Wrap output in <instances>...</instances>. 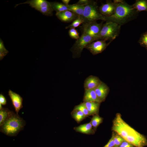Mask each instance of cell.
I'll return each instance as SVG.
<instances>
[{"instance_id":"277c9868","label":"cell","mask_w":147,"mask_h":147,"mask_svg":"<svg viewBox=\"0 0 147 147\" xmlns=\"http://www.w3.org/2000/svg\"><path fill=\"white\" fill-rule=\"evenodd\" d=\"M84 23L92 32L98 34L110 32L118 25L110 18L102 15L85 19Z\"/></svg>"},{"instance_id":"d6986e66","label":"cell","mask_w":147,"mask_h":147,"mask_svg":"<svg viewBox=\"0 0 147 147\" xmlns=\"http://www.w3.org/2000/svg\"><path fill=\"white\" fill-rule=\"evenodd\" d=\"M0 147H8L4 142L1 141L0 142Z\"/></svg>"},{"instance_id":"2e32d148","label":"cell","mask_w":147,"mask_h":147,"mask_svg":"<svg viewBox=\"0 0 147 147\" xmlns=\"http://www.w3.org/2000/svg\"><path fill=\"white\" fill-rule=\"evenodd\" d=\"M135 1L132 0H119L114 6L121 8H128L133 5Z\"/></svg>"},{"instance_id":"30bf717a","label":"cell","mask_w":147,"mask_h":147,"mask_svg":"<svg viewBox=\"0 0 147 147\" xmlns=\"http://www.w3.org/2000/svg\"><path fill=\"white\" fill-rule=\"evenodd\" d=\"M125 34L126 32L123 27L121 25H118L116 28L109 32L107 36L100 40L98 41V43L113 42L114 41H117L121 36Z\"/></svg>"},{"instance_id":"e0dca14e","label":"cell","mask_w":147,"mask_h":147,"mask_svg":"<svg viewBox=\"0 0 147 147\" xmlns=\"http://www.w3.org/2000/svg\"><path fill=\"white\" fill-rule=\"evenodd\" d=\"M95 5L99 8L103 7V5L105 2V0H93V1Z\"/></svg>"},{"instance_id":"7a4b0ae2","label":"cell","mask_w":147,"mask_h":147,"mask_svg":"<svg viewBox=\"0 0 147 147\" xmlns=\"http://www.w3.org/2000/svg\"><path fill=\"white\" fill-rule=\"evenodd\" d=\"M122 26L126 32L125 35L147 30V10L144 3L135 1L134 4L127 9L125 20Z\"/></svg>"},{"instance_id":"7c38bea8","label":"cell","mask_w":147,"mask_h":147,"mask_svg":"<svg viewBox=\"0 0 147 147\" xmlns=\"http://www.w3.org/2000/svg\"><path fill=\"white\" fill-rule=\"evenodd\" d=\"M125 147H147L142 134H127Z\"/></svg>"},{"instance_id":"9c48e42d","label":"cell","mask_w":147,"mask_h":147,"mask_svg":"<svg viewBox=\"0 0 147 147\" xmlns=\"http://www.w3.org/2000/svg\"><path fill=\"white\" fill-rule=\"evenodd\" d=\"M128 72L132 74L140 82L147 81V60L139 63L132 67Z\"/></svg>"},{"instance_id":"ba28073f","label":"cell","mask_w":147,"mask_h":147,"mask_svg":"<svg viewBox=\"0 0 147 147\" xmlns=\"http://www.w3.org/2000/svg\"><path fill=\"white\" fill-rule=\"evenodd\" d=\"M80 16H84L85 19L102 16L101 9L95 5L85 3L75 4Z\"/></svg>"},{"instance_id":"3957f363","label":"cell","mask_w":147,"mask_h":147,"mask_svg":"<svg viewBox=\"0 0 147 147\" xmlns=\"http://www.w3.org/2000/svg\"><path fill=\"white\" fill-rule=\"evenodd\" d=\"M125 49L142 56H147V35L145 32L125 35Z\"/></svg>"},{"instance_id":"4fadbf2b","label":"cell","mask_w":147,"mask_h":147,"mask_svg":"<svg viewBox=\"0 0 147 147\" xmlns=\"http://www.w3.org/2000/svg\"><path fill=\"white\" fill-rule=\"evenodd\" d=\"M103 52L104 55L108 58L115 60L120 56L119 50L113 42H105L103 46Z\"/></svg>"},{"instance_id":"8fae6325","label":"cell","mask_w":147,"mask_h":147,"mask_svg":"<svg viewBox=\"0 0 147 147\" xmlns=\"http://www.w3.org/2000/svg\"><path fill=\"white\" fill-rule=\"evenodd\" d=\"M56 15L65 22L71 24H76L78 23L79 17L80 16L77 9L74 10L61 12L57 13Z\"/></svg>"},{"instance_id":"8992f818","label":"cell","mask_w":147,"mask_h":147,"mask_svg":"<svg viewBox=\"0 0 147 147\" xmlns=\"http://www.w3.org/2000/svg\"><path fill=\"white\" fill-rule=\"evenodd\" d=\"M147 129V116L136 113L127 122V134H142Z\"/></svg>"},{"instance_id":"52a82bcc","label":"cell","mask_w":147,"mask_h":147,"mask_svg":"<svg viewBox=\"0 0 147 147\" xmlns=\"http://www.w3.org/2000/svg\"><path fill=\"white\" fill-rule=\"evenodd\" d=\"M101 9L102 16L110 18L118 25H123L124 23L127 9L117 7L115 6L103 7Z\"/></svg>"},{"instance_id":"9a60e30c","label":"cell","mask_w":147,"mask_h":147,"mask_svg":"<svg viewBox=\"0 0 147 147\" xmlns=\"http://www.w3.org/2000/svg\"><path fill=\"white\" fill-rule=\"evenodd\" d=\"M12 142L15 147H34L28 142L14 134L12 137Z\"/></svg>"},{"instance_id":"ac0fdd59","label":"cell","mask_w":147,"mask_h":147,"mask_svg":"<svg viewBox=\"0 0 147 147\" xmlns=\"http://www.w3.org/2000/svg\"><path fill=\"white\" fill-rule=\"evenodd\" d=\"M142 134L144 141L147 146V129Z\"/></svg>"},{"instance_id":"6da1fadb","label":"cell","mask_w":147,"mask_h":147,"mask_svg":"<svg viewBox=\"0 0 147 147\" xmlns=\"http://www.w3.org/2000/svg\"><path fill=\"white\" fill-rule=\"evenodd\" d=\"M147 60V56L135 54L125 49L123 52L116 59L106 74L110 87L119 86L125 74L132 67Z\"/></svg>"},{"instance_id":"5bb4252c","label":"cell","mask_w":147,"mask_h":147,"mask_svg":"<svg viewBox=\"0 0 147 147\" xmlns=\"http://www.w3.org/2000/svg\"><path fill=\"white\" fill-rule=\"evenodd\" d=\"M0 67V87L1 90L9 83L12 79V77L8 73L6 69L5 66L1 61V62Z\"/></svg>"},{"instance_id":"5b68a950","label":"cell","mask_w":147,"mask_h":147,"mask_svg":"<svg viewBox=\"0 0 147 147\" xmlns=\"http://www.w3.org/2000/svg\"><path fill=\"white\" fill-rule=\"evenodd\" d=\"M35 5L43 6L47 10L52 12L55 15L61 12L77 9L75 4L67 0H49L41 1L36 4L26 7L24 9Z\"/></svg>"}]
</instances>
